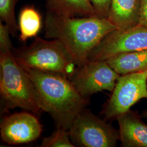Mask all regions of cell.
Returning <instances> with one entry per match:
<instances>
[{"mask_svg": "<svg viewBox=\"0 0 147 147\" xmlns=\"http://www.w3.org/2000/svg\"><path fill=\"white\" fill-rule=\"evenodd\" d=\"M107 121L84 109L68 130L71 141L76 147H116L120 141L119 130Z\"/></svg>", "mask_w": 147, "mask_h": 147, "instance_id": "5", "label": "cell"}, {"mask_svg": "<svg viewBox=\"0 0 147 147\" xmlns=\"http://www.w3.org/2000/svg\"><path fill=\"white\" fill-rule=\"evenodd\" d=\"M13 55L23 67L57 74L70 79L78 66L62 42L36 37L31 44L15 50Z\"/></svg>", "mask_w": 147, "mask_h": 147, "instance_id": "4", "label": "cell"}, {"mask_svg": "<svg viewBox=\"0 0 147 147\" xmlns=\"http://www.w3.org/2000/svg\"><path fill=\"white\" fill-rule=\"evenodd\" d=\"M137 25L147 27V0H141L140 16Z\"/></svg>", "mask_w": 147, "mask_h": 147, "instance_id": "19", "label": "cell"}, {"mask_svg": "<svg viewBox=\"0 0 147 147\" xmlns=\"http://www.w3.org/2000/svg\"><path fill=\"white\" fill-rule=\"evenodd\" d=\"M123 147H147V124L137 111L130 110L116 118Z\"/></svg>", "mask_w": 147, "mask_h": 147, "instance_id": "10", "label": "cell"}, {"mask_svg": "<svg viewBox=\"0 0 147 147\" xmlns=\"http://www.w3.org/2000/svg\"><path fill=\"white\" fill-rule=\"evenodd\" d=\"M20 0H0V17L9 27L11 34L15 36L19 30L16 18V7Z\"/></svg>", "mask_w": 147, "mask_h": 147, "instance_id": "15", "label": "cell"}, {"mask_svg": "<svg viewBox=\"0 0 147 147\" xmlns=\"http://www.w3.org/2000/svg\"><path fill=\"white\" fill-rule=\"evenodd\" d=\"M142 99H147V70L121 75L101 114L106 121L115 120Z\"/></svg>", "mask_w": 147, "mask_h": 147, "instance_id": "6", "label": "cell"}, {"mask_svg": "<svg viewBox=\"0 0 147 147\" xmlns=\"http://www.w3.org/2000/svg\"><path fill=\"white\" fill-rule=\"evenodd\" d=\"M19 40L25 42L27 39L37 37L42 27V17L33 5H27L21 9L19 16Z\"/></svg>", "mask_w": 147, "mask_h": 147, "instance_id": "14", "label": "cell"}, {"mask_svg": "<svg viewBox=\"0 0 147 147\" xmlns=\"http://www.w3.org/2000/svg\"><path fill=\"white\" fill-rule=\"evenodd\" d=\"M0 94L5 109L42 111L31 79L13 53L0 52Z\"/></svg>", "mask_w": 147, "mask_h": 147, "instance_id": "3", "label": "cell"}, {"mask_svg": "<svg viewBox=\"0 0 147 147\" xmlns=\"http://www.w3.org/2000/svg\"><path fill=\"white\" fill-rule=\"evenodd\" d=\"M147 49V27L136 25L108 33L89 53L88 61H106L117 55Z\"/></svg>", "mask_w": 147, "mask_h": 147, "instance_id": "7", "label": "cell"}, {"mask_svg": "<svg viewBox=\"0 0 147 147\" xmlns=\"http://www.w3.org/2000/svg\"><path fill=\"white\" fill-rule=\"evenodd\" d=\"M120 75L147 70V49L117 55L106 61Z\"/></svg>", "mask_w": 147, "mask_h": 147, "instance_id": "13", "label": "cell"}, {"mask_svg": "<svg viewBox=\"0 0 147 147\" xmlns=\"http://www.w3.org/2000/svg\"><path fill=\"white\" fill-rule=\"evenodd\" d=\"M93 6L96 16L106 18L109 16L111 0H89Z\"/></svg>", "mask_w": 147, "mask_h": 147, "instance_id": "18", "label": "cell"}, {"mask_svg": "<svg viewBox=\"0 0 147 147\" xmlns=\"http://www.w3.org/2000/svg\"><path fill=\"white\" fill-rule=\"evenodd\" d=\"M120 76L106 61H87L78 67L70 80L80 94L89 98L104 90L112 92Z\"/></svg>", "mask_w": 147, "mask_h": 147, "instance_id": "8", "label": "cell"}, {"mask_svg": "<svg viewBox=\"0 0 147 147\" xmlns=\"http://www.w3.org/2000/svg\"><path fill=\"white\" fill-rule=\"evenodd\" d=\"M41 147H75L71 141L68 130L57 128L49 136L43 138Z\"/></svg>", "mask_w": 147, "mask_h": 147, "instance_id": "16", "label": "cell"}, {"mask_svg": "<svg viewBox=\"0 0 147 147\" xmlns=\"http://www.w3.org/2000/svg\"><path fill=\"white\" fill-rule=\"evenodd\" d=\"M141 0H111L107 19L117 29L137 25Z\"/></svg>", "mask_w": 147, "mask_h": 147, "instance_id": "11", "label": "cell"}, {"mask_svg": "<svg viewBox=\"0 0 147 147\" xmlns=\"http://www.w3.org/2000/svg\"><path fill=\"white\" fill-rule=\"evenodd\" d=\"M46 8L47 11L65 17L97 16L89 0H46Z\"/></svg>", "mask_w": 147, "mask_h": 147, "instance_id": "12", "label": "cell"}, {"mask_svg": "<svg viewBox=\"0 0 147 147\" xmlns=\"http://www.w3.org/2000/svg\"><path fill=\"white\" fill-rule=\"evenodd\" d=\"M116 29L107 19L97 16L70 18L47 11L44 21L45 37L62 42L78 67L87 62L93 49Z\"/></svg>", "mask_w": 147, "mask_h": 147, "instance_id": "1", "label": "cell"}, {"mask_svg": "<svg viewBox=\"0 0 147 147\" xmlns=\"http://www.w3.org/2000/svg\"><path fill=\"white\" fill-rule=\"evenodd\" d=\"M22 67L34 86L42 111L51 116L57 128L68 130L89 104V98L80 94L64 76Z\"/></svg>", "mask_w": 147, "mask_h": 147, "instance_id": "2", "label": "cell"}, {"mask_svg": "<svg viewBox=\"0 0 147 147\" xmlns=\"http://www.w3.org/2000/svg\"><path fill=\"white\" fill-rule=\"evenodd\" d=\"M142 118H144L147 119V110L144 111L141 114Z\"/></svg>", "mask_w": 147, "mask_h": 147, "instance_id": "20", "label": "cell"}, {"mask_svg": "<svg viewBox=\"0 0 147 147\" xmlns=\"http://www.w3.org/2000/svg\"><path fill=\"white\" fill-rule=\"evenodd\" d=\"M9 27L0 20V52L13 53V46L10 39Z\"/></svg>", "mask_w": 147, "mask_h": 147, "instance_id": "17", "label": "cell"}, {"mask_svg": "<svg viewBox=\"0 0 147 147\" xmlns=\"http://www.w3.org/2000/svg\"><path fill=\"white\" fill-rule=\"evenodd\" d=\"M42 131V125L36 116L25 111L6 116L0 125L2 140L11 145L33 142Z\"/></svg>", "mask_w": 147, "mask_h": 147, "instance_id": "9", "label": "cell"}]
</instances>
